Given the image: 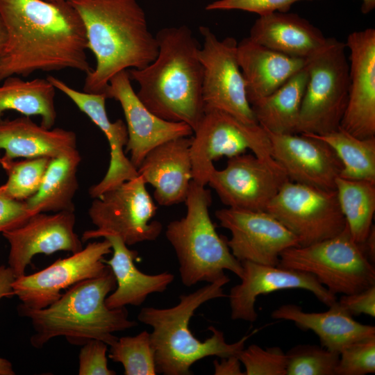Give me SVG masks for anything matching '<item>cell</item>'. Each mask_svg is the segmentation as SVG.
<instances>
[{"label":"cell","mask_w":375,"mask_h":375,"mask_svg":"<svg viewBox=\"0 0 375 375\" xmlns=\"http://www.w3.org/2000/svg\"><path fill=\"white\" fill-rule=\"evenodd\" d=\"M0 17L6 33L0 82L40 71L92 69L83 24L67 1L0 0Z\"/></svg>","instance_id":"cell-1"},{"label":"cell","mask_w":375,"mask_h":375,"mask_svg":"<svg viewBox=\"0 0 375 375\" xmlns=\"http://www.w3.org/2000/svg\"><path fill=\"white\" fill-rule=\"evenodd\" d=\"M84 26L88 49L96 66L88 74L83 91L104 94L110 78L129 69H142L158 52L145 12L136 0H67Z\"/></svg>","instance_id":"cell-2"},{"label":"cell","mask_w":375,"mask_h":375,"mask_svg":"<svg viewBox=\"0 0 375 375\" xmlns=\"http://www.w3.org/2000/svg\"><path fill=\"white\" fill-rule=\"evenodd\" d=\"M158 52L142 69H129L140 89V101L154 115L169 122H183L193 132L204 112L203 67L200 49L186 25L163 28L156 35Z\"/></svg>","instance_id":"cell-3"},{"label":"cell","mask_w":375,"mask_h":375,"mask_svg":"<svg viewBox=\"0 0 375 375\" xmlns=\"http://www.w3.org/2000/svg\"><path fill=\"white\" fill-rule=\"evenodd\" d=\"M117 286L109 269L101 276L82 281L69 288L49 306L31 309L21 304L19 314L30 319L34 330L30 342L42 348L51 339L64 336L72 344L83 346L93 339L110 345L118 338L115 332L138 325L130 320L125 307L110 309L105 303L108 294Z\"/></svg>","instance_id":"cell-4"},{"label":"cell","mask_w":375,"mask_h":375,"mask_svg":"<svg viewBox=\"0 0 375 375\" xmlns=\"http://www.w3.org/2000/svg\"><path fill=\"white\" fill-rule=\"evenodd\" d=\"M229 281L226 276L192 293L181 294L178 303L171 308L144 307L140 310L138 320L153 329L151 339L157 372L164 375H189L191 366L203 358L238 356L244 348L247 340L258 329L229 344L223 332L213 326L208 327L212 335L204 342L196 338L189 328L190 318L203 303L226 297L223 287Z\"/></svg>","instance_id":"cell-5"},{"label":"cell","mask_w":375,"mask_h":375,"mask_svg":"<svg viewBox=\"0 0 375 375\" xmlns=\"http://www.w3.org/2000/svg\"><path fill=\"white\" fill-rule=\"evenodd\" d=\"M211 194L204 185L192 181L185 201L187 211L180 219L170 222L165 235L179 262L183 284L215 283L228 270L240 278L242 263L231 253L227 240L219 235L209 215Z\"/></svg>","instance_id":"cell-6"},{"label":"cell","mask_w":375,"mask_h":375,"mask_svg":"<svg viewBox=\"0 0 375 375\" xmlns=\"http://www.w3.org/2000/svg\"><path fill=\"white\" fill-rule=\"evenodd\" d=\"M280 267L312 274L329 292L351 294L375 285V268L347 226L339 234L280 254Z\"/></svg>","instance_id":"cell-7"},{"label":"cell","mask_w":375,"mask_h":375,"mask_svg":"<svg viewBox=\"0 0 375 375\" xmlns=\"http://www.w3.org/2000/svg\"><path fill=\"white\" fill-rule=\"evenodd\" d=\"M346 44L327 38L307 58L308 78L301 103L298 133L324 135L337 130L349 96V65Z\"/></svg>","instance_id":"cell-8"},{"label":"cell","mask_w":375,"mask_h":375,"mask_svg":"<svg viewBox=\"0 0 375 375\" xmlns=\"http://www.w3.org/2000/svg\"><path fill=\"white\" fill-rule=\"evenodd\" d=\"M145 185L138 176L93 199L88 215L97 229L84 231L82 242L106 235L119 236L128 246L156 240L162 225L152 220L157 207Z\"/></svg>","instance_id":"cell-9"},{"label":"cell","mask_w":375,"mask_h":375,"mask_svg":"<svg viewBox=\"0 0 375 375\" xmlns=\"http://www.w3.org/2000/svg\"><path fill=\"white\" fill-rule=\"evenodd\" d=\"M193 134L192 181L204 186L215 168L213 161L220 157L231 158L250 149L258 157L273 158L267 133L262 126L243 122L220 110L204 108Z\"/></svg>","instance_id":"cell-10"},{"label":"cell","mask_w":375,"mask_h":375,"mask_svg":"<svg viewBox=\"0 0 375 375\" xmlns=\"http://www.w3.org/2000/svg\"><path fill=\"white\" fill-rule=\"evenodd\" d=\"M307 246L340 233L346 227L335 190L288 181L266 208Z\"/></svg>","instance_id":"cell-11"},{"label":"cell","mask_w":375,"mask_h":375,"mask_svg":"<svg viewBox=\"0 0 375 375\" xmlns=\"http://www.w3.org/2000/svg\"><path fill=\"white\" fill-rule=\"evenodd\" d=\"M199 32L203 38L198 56L203 67L204 108L220 110L243 122L258 124L247 97L237 40L233 37L220 40L204 26L199 27Z\"/></svg>","instance_id":"cell-12"},{"label":"cell","mask_w":375,"mask_h":375,"mask_svg":"<svg viewBox=\"0 0 375 375\" xmlns=\"http://www.w3.org/2000/svg\"><path fill=\"white\" fill-rule=\"evenodd\" d=\"M289 181L273 158L241 153L229 158L223 169L215 168L208 184L228 208L266 210L283 185Z\"/></svg>","instance_id":"cell-13"},{"label":"cell","mask_w":375,"mask_h":375,"mask_svg":"<svg viewBox=\"0 0 375 375\" xmlns=\"http://www.w3.org/2000/svg\"><path fill=\"white\" fill-rule=\"evenodd\" d=\"M110 253L111 244L107 239L90 242L82 250L58 259L41 271L15 278L12 284L14 295L28 308H46L61 297L62 290L103 274L109 269L103 257Z\"/></svg>","instance_id":"cell-14"},{"label":"cell","mask_w":375,"mask_h":375,"mask_svg":"<svg viewBox=\"0 0 375 375\" xmlns=\"http://www.w3.org/2000/svg\"><path fill=\"white\" fill-rule=\"evenodd\" d=\"M215 215L220 225L230 231L227 244L240 262L276 266L281 252L299 246L297 237L266 210L228 207Z\"/></svg>","instance_id":"cell-15"},{"label":"cell","mask_w":375,"mask_h":375,"mask_svg":"<svg viewBox=\"0 0 375 375\" xmlns=\"http://www.w3.org/2000/svg\"><path fill=\"white\" fill-rule=\"evenodd\" d=\"M128 70L112 76L104 94L107 99L117 101L123 110L128 131L126 152L138 169L145 156L156 146L168 140L190 137L192 128L183 122L165 120L151 112L134 91Z\"/></svg>","instance_id":"cell-16"},{"label":"cell","mask_w":375,"mask_h":375,"mask_svg":"<svg viewBox=\"0 0 375 375\" xmlns=\"http://www.w3.org/2000/svg\"><path fill=\"white\" fill-rule=\"evenodd\" d=\"M74 212L36 213L22 226L2 233L10 244L8 262L15 278L25 274L27 265L37 254L59 251L74 253L83 249L74 231Z\"/></svg>","instance_id":"cell-17"},{"label":"cell","mask_w":375,"mask_h":375,"mask_svg":"<svg viewBox=\"0 0 375 375\" xmlns=\"http://www.w3.org/2000/svg\"><path fill=\"white\" fill-rule=\"evenodd\" d=\"M345 44L349 88L340 127L359 138L375 137V29L353 31Z\"/></svg>","instance_id":"cell-18"},{"label":"cell","mask_w":375,"mask_h":375,"mask_svg":"<svg viewBox=\"0 0 375 375\" xmlns=\"http://www.w3.org/2000/svg\"><path fill=\"white\" fill-rule=\"evenodd\" d=\"M273 159L288 179L325 190H335L342 165L333 149L309 134L267 131Z\"/></svg>","instance_id":"cell-19"},{"label":"cell","mask_w":375,"mask_h":375,"mask_svg":"<svg viewBox=\"0 0 375 375\" xmlns=\"http://www.w3.org/2000/svg\"><path fill=\"white\" fill-rule=\"evenodd\" d=\"M241 263L243 268L240 278L241 283L233 286L228 295L231 317L233 320L254 322L258 318L255 308L257 297L278 290H306L328 306L337 301L336 295L329 292L311 274L278 265L250 261Z\"/></svg>","instance_id":"cell-20"},{"label":"cell","mask_w":375,"mask_h":375,"mask_svg":"<svg viewBox=\"0 0 375 375\" xmlns=\"http://www.w3.org/2000/svg\"><path fill=\"white\" fill-rule=\"evenodd\" d=\"M192 136L165 142L152 149L137 169L144 183L154 188L158 204L185 202L192 180L190 147Z\"/></svg>","instance_id":"cell-21"},{"label":"cell","mask_w":375,"mask_h":375,"mask_svg":"<svg viewBox=\"0 0 375 375\" xmlns=\"http://www.w3.org/2000/svg\"><path fill=\"white\" fill-rule=\"evenodd\" d=\"M58 89L100 128L109 143L110 158L108 169L102 180L90 188L91 198H97L105 192L138 176L137 169L126 156L124 150L128 142L126 125L122 119L114 122L110 121L106 110L107 98L105 94L81 92L64 81L58 83Z\"/></svg>","instance_id":"cell-22"},{"label":"cell","mask_w":375,"mask_h":375,"mask_svg":"<svg viewBox=\"0 0 375 375\" xmlns=\"http://www.w3.org/2000/svg\"><path fill=\"white\" fill-rule=\"evenodd\" d=\"M237 53L251 106L276 91L307 62V59L281 53L249 37L238 42Z\"/></svg>","instance_id":"cell-23"},{"label":"cell","mask_w":375,"mask_h":375,"mask_svg":"<svg viewBox=\"0 0 375 375\" xmlns=\"http://www.w3.org/2000/svg\"><path fill=\"white\" fill-rule=\"evenodd\" d=\"M322 312H304L296 304H283L272 311L275 319L290 321L299 328L312 331L322 347L340 353L347 346L360 340L375 338V327L362 324L353 318L336 301Z\"/></svg>","instance_id":"cell-24"},{"label":"cell","mask_w":375,"mask_h":375,"mask_svg":"<svg viewBox=\"0 0 375 375\" xmlns=\"http://www.w3.org/2000/svg\"><path fill=\"white\" fill-rule=\"evenodd\" d=\"M249 38L272 50L304 59L322 47L327 39L306 19L289 12L259 16L250 29Z\"/></svg>","instance_id":"cell-25"},{"label":"cell","mask_w":375,"mask_h":375,"mask_svg":"<svg viewBox=\"0 0 375 375\" xmlns=\"http://www.w3.org/2000/svg\"><path fill=\"white\" fill-rule=\"evenodd\" d=\"M111 244L112 256L103 262L110 267L116 279L115 291L107 296L105 303L110 309L127 305L139 306L154 292H164L174 281V276L167 272L150 275L140 271L135 265L137 251L128 249L117 235L103 237Z\"/></svg>","instance_id":"cell-26"},{"label":"cell","mask_w":375,"mask_h":375,"mask_svg":"<svg viewBox=\"0 0 375 375\" xmlns=\"http://www.w3.org/2000/svg\"><path fill=\"white\" fill-rule=\"evenodd\" d=\"M76 133L62 128H46L30 117L0 119V149L5 158L59 156L76 149Z\"/></svg>","instance_id":"cell-27"},{"label":"cell","mask_w":375,"mask_h":375,"mask_svg":"<svg viewBox=\"0 0 375 375\" xmlns=\"http://www.w3.org/2000/svg\"><path fill=\"white\" fill-rule=\"evenodd\" d=\"M81 161L77 149L51 159L39 190L25 201L32 215L75 211L73 199L78 188L77 170Z\"/></svg>","instance_id":"cell-28"},{"label":"cell","mask_w":375,"mask_h":375,"mask_svg":"<svg viewBox=\"0 0 375 375\" xmlns=\"http://www.w3.org/2000/svg\"><path fill=\"white\" fill-rule=\"evenodd\" d=\"M308 78L306 65L276 91L252 104L258 124L278 134L298 133L303 97Z\"/></svg>","instance_id":"cell-29"},{"label":"cell","mask_w":375,"mask_h":375,"mask_svg":"<svg viewBox=\"0 0 375 375\" xmlns=\"http://www.w3.org/2000/svg\"><path fill=\"white\" fill-rule=\"evenodd\" d=\"M55 96L56 88L47 78L8 76L0 85V119L6 111L15 110L24 116H39L41 126L52 128L57 117Z\"/></svg>","instance_id":"cell-30"},{"label":"cell","mask_w":375,"mask_h":375,"mask_svg":"<svg viewBox=\"0 0 375 375\" xmlns=\"http://www.w3.org/2000/svg\"><path fill=\"white\" fill-rule=\"evenodd\" d=\"M335 188L349 233L353 239L360 244L373 226L375 182L338 176Z\"/></svg>","instance_id":"cell-31"},{"label":"cell","mask_w":375,"mask_h":375,"mask_svg":"<svg viewBox=\"0 0 375 375\" xmlns=\"http://www.w3.org/2000/svg\"><path fill=\"white\" fill-rule=\"evenodd\" d=\"M309 135L333 149L342 165L339 176L375 182V137L359 138L340 127L324 135Z\"/></svg>","instance_id":"cell-32"},{"label":"cell","mask_w":375,"mask_h":375,"mask_svg":"<svg viewBox=\"0 0 375 375\" xmlns=\"http://www.w3.org/2000/svg\"><path fill=\"white\" fill-rule=\"evenodd\" d=\"M51 158L41 156L16 160L0 157V165L8 179L0 185V194L9 198L26 201L39 190Z\"/></svg>","instance_id":"cell-33"},{"label":"cell","mask_w":375,"mask_h":375,"mask_svg":"<svg viewBox=\"0 0 375 375\" xmlns=\"http://www.w3.org/2000/svg\"><path fill=\"white\" fill-rule=\"evenodd\" d=\"M109 346V358L123 365L125 375L157 374L151 333L147 331L135 336L117 338Z\"/></svg>","instance_id":"cell-34"},{"label":"cell","mask_w":375,"mask_h":375,"mask_svg":"<svg viewBox=\"0 0 375 375\" xmlns=\"http://www.w3.org/2000/svg\"><path fill=\"white\" fill-rule=\"evenodd\" d=\"M286 375H335L340 353L315 344H298L287 353Z\"/></svg>","instance_id":"cell-35"},{"label":"cell","mask_w":375,"mask_h":375,"mask_svg":"<svg viewBox=\"0 0 375 375\" xmlns=\"http://www.w3.org/2000/svg\"><path fill=\"white\" fill-rule=\"evenodd\" d=\"M244 375H286V353L278 347L263 349L253 344L238 354Z\"/></svg>","instance_id":"cell-36"},{"label":"cell","mask_w":375,"mask_h":375,"mask_svg":"<svg viewBox=\"0 0 375 375\" xmlns=\"http://www.w3.org/2000/svg\"><path fill=\"white\" fill-rule=\"evenodd\" d=\"M375 372V338L353 342L340 352L335 375H364Z\"/></svg>","instance_id":"cell-37"},{"label":"cell","mask_w":375,"mask_h":375,"mask_svg":"<svg viewBox=\"0 0 375 375\" xmlns=\"http://www.w3.org/2000/svg\"><path fill=\"white\" fill-rule=\"evenodd\" d=\"M301 1L313 0H217L208 3L205 9L206 10H240L262 16L275 12H289L294 3Z\"/></svg>","instance_id":"cell-38"},{"label":"cell","mask_w":375,"mask_h":375,"mask_svg":"<svg viewBox=\"0 0 375 375\" xmlns=\"http://www.w3.org/2000/svg\"><path fill=\"white\" fill-rule=\"evenodd\" d=\"M108 344L100 340H90L82 346L78 356L79 375H115L108 367Z\"/></svg>","instance_id":"cell-39"},{"label":"cell","mask_w":375,"mask_h":375,"mask_svg":"<svg viewBox=\"0 0 375 375\" xmlns=\"http://www.w3.org/2000/svg\"><path fill=\"white\" fill-rule=\"evenodd\" d=\"M33 215L25 201H19L0 194V233L22 226Z\"/></svg>","instance_id":"cell-40"},{"label":"cell","mask_w":375,"mask_h":375,"mask_svg":"<svg viewBox=\"0 0 375 375\" xmlns=\"http://www.w3.org/2000/svg\"><path fill=\"white\" fill-rule=\"evenodd\" d=\"M351 315L365 314L375 317V285L360 292L343 294L337 301Z\"/></svg>","instance_id":"cell-41"},{"label":"cell","mask_w":375,"mask_h":375,"mask_svg":"<svg viewBox=\"0 0 375 375\" xmlns=\"http://www.w3.org/2000/svg\"><path fill=\"white\" fill-rule=\"evenodd\" d=\"M15 279L9 267L0 266V299L14 296L12 284ZM11 362L0 357V375H15Z\"/></svg>","instance_id":"cell-42"},{"label":"cell","mask_w":375,"mask_h":375,"mask_svg":"<svg viewBox=\"0 0 375 375\" xmlns=\"http://www.w3.org/2000/svg\"><path fill=\"white\" fill-rule=\"evenodd\" d=\"M220 362H213L215 375H244L240 367V360L238 356L221 358Z\"/></svg>","instance_id":"cell-43"},{"label":"cell","mask_w":375,"mask_h":375,"mask_svg":"<svg viewBox=\"0 0 375 375\" xmlns=\"http://www.w3.org/2000/svg\"><path fill=\"white\" fill-rule=\"evenodd\" d=\"M360 247L367 256L372 262L375 260V228L373 225L365 240L360 244Z\"/></svg>","instance_id":"cell-44"},{"label":"cell","mask_w":375,"mask_h":375,"mask_svg":"<svg viewBox=\"0 0 375 375\" xmlns=\"http://www.w3.org/2000/svg\"><path fill=\"white\" fill-rule=\"evenodd\" d=\"M375 8V0H362L361 12L368 14Z\"/></svg>","instance_id":"cell-45"},{"label":"cell","mask_w":375,"mask_h":375,"mask_svg":"<svg viewBox=\"0 0 375 375\" xmlns=\"http://www.w3.org/2000/svg\"><path fill=\"white\" fill-rule=\"evenodd\" d=\"M6 41V33L2 22V20L0 17V57L3 51Z\"/></svg>","instance_id":"cell-46"},{"label":"cell","mask_w":375,"mask_h":375,"mask_svg":"<svg viewBox=\"0 0 375 375\" xmlns=\"http://www.w3.org/2000/svg\"><path fill=\"white\" fill-rule=\"evenodd\" d=\"M48 1H67V0H46Z\"/></svg>","instance_id":"cell-47"}]
</instances>
